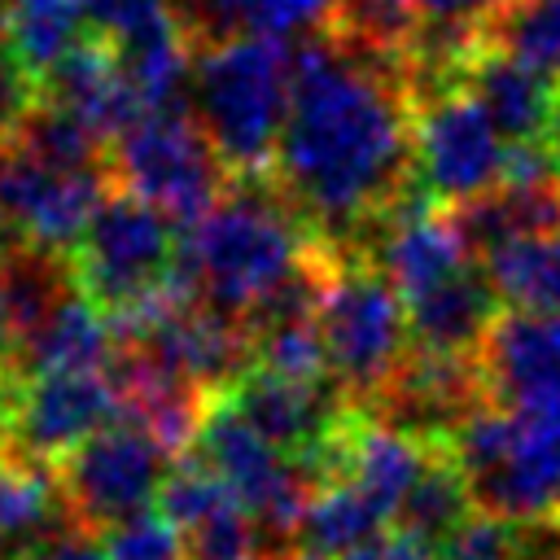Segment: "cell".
<instances>
[{"instance_id": "cell-26", "label": "cell", "mask_w": 560, "mask_h": 560, "mask_svg": "<svg viewBox=\"0 0 560 560\" xmlns=\"http://www.w3.org/2000/svg\"><path fill=\"white\" fill-rule=\"evenodd\" d=\"M57 503H61V490L52 468L26 455H0V538L44 525Z\"/></svg>"}, {"instance_id": "cell-4", "label": "cell", "mask_w": 560, "mask_h": 560, "mask_svg": "<svg viewBox=\"0 0 560 560\" xmlns=\"http://www.w3.org/2000/svg\"><path fill=\"white\" fill-rule=\"evenodd\" d=\"M442 442L464 468L477 512L508 521L560 512V424L516 416L486 398Z\"/></svg>"}, {"instance_id": "cell-20", "label": "cell", "mask_w": 560, "mask_h": 560, "mask_svg": "<svg viewBox=\"0 0 560 560\" xmlns=\"http://www.w3.org/2000/svg\"><path fill=\"white\" fill-rule=\"evenodd\" d=\"M389 529V516L350 481H324L315 486L311 503H306V516H302V547L324 556V560H337L372 538H381Z\"/></svg>"}, {"instance_id": "cell-17", "label": "cell", "mask_w": 560, "mask_h": 560, "mask_svg": "<svg viewBox=\"0 0 560 560\" xmlns=\"http://www.w3.org/2000/svg\"><path fill=\"white\" fill-rule=\"evenodd\" d=\"M499 293L486 280V271L464 267L438 289L420 293L407 302V324H411V346L424 350H446V354H477L486 332L499 319Z\"/></svg>"}, {"instance_id": "cell-32", "label": "cell", "mask_w": 560, "mask_h": 560, "mask_svg": "<svg viewBox=\"0 0 560 560\" xmlns=\"http://www.w3.org/2000/svg\"><path fill=\"white\" fill-rule=\"evenodd\" d=\"M83 4H88V18H92V31L101 39H118V35L136 31L140 22L171 9V0H83Z\"/></svg>"}, {"instance_id": "cell-23", "label": "cell", "mask_w": 560, "mask_h": 560, "mask_svg": "<svg viewBox=\"0 0 560 560\" xmlns=\"http://www.w3.org/2000/svg\"><path fill=\"white\" fill-rule=\"evenodd\" d=\"M486 39L560 79V0H503L486 22Z\"/></svg>"}, {"instance_id": "cell-28", "label": "cell", "mask_w": 560, "mask_h": 560, "mask_svg": "<svg viewBox=\"0 0 560 560\" xmlns=\"http://www.w3.org/2000/svg\"><path fill=\"white\" fill-rule=\"evenodd\" d=\"M101 542L109 560H192L188 534L158 503L101 529Z\"/></svg>"}, {"instance_id": "cell-31", "label": "cell", "mask_w": 560, "mask_h": 560, "mask_svg": "<svg viewBox=\"0 0 560 560\" xmlns=\"http://www.w3.org/2000/svg\"><path fill=\"white\" fill-rule=\"evenodd\" d=\"M39 96H44L39 79L18 61V52L9 48V39L0 35V144H9L18 136V127L39 105Z\"/></svg>"}, {"instance_id": "cell-41", "label": "cell", "mask_w": 560, "mask_h": 560, "mask_svg": "<svg viewBox=\"0 0 560 560\" xmlns=\"http://www.w3.org/2000/svg\"><path fill=\"white\" fill-rule=\"evenodd\" d=\"M0 560H9V556H4V551H0Z\"/></svg>"}, {"instance_id": "cell-33", "label": "cell", "mask_w": 560, "mask_h": 560, "mask_svg": "<svg viewBox=\"0 0 560 560\" xmlns=\"http://www.w3.org/2000/svg\"><path fill=\"white\" fill-rule=\"evenodd\" d=\"M9 560H109L101 534L74 525V529H57L39 542H26L22 551H13Z\"/></svg>"}, {"instance_id": "cell-14", "label": "cell", "mask_w": 560, "mask_h": 560, "mask_svg": "<svg viewBox=\"0 0 560 560\" xmlns=\"http://www.w3.org/2000/svg\"><path fill=\"white\" fill-rule=\"evenodd\" d=\"M118 354L114 319L74 284L13 350L18 376L35 372H109Z\"/></svg>"}, {"instance_id": "cell-15", "label": "cell", "mask_w": 560, "mask_h": 560, "mask_svg": "<svg viewBox=\"0 0 560 560\" xmlns=\"http://www.w3.org/2000/svg\"><path fill=\"white\" fill-rule=\"evenodd\" d=\"M44 101L74 114L79 122H88L105 144H114V136L140 114L122 66L114 57V44L101 35H88L70 57H61L44 79Z\"/></svg>"}, {"instance_id": "cell-16", "label": "cell", "mask_w": 560, "mask_h": 560, "mask_svg": "<svg viewBox=\"0 0 560 560\" xmlns=\"http://www.w3.org/2000/svg\"><path fill=\"white\" fill-rule=\"evenodd\" d=\"M171 13L192 48H210L241 35L306 39L332 26L337 0H171Z\"/></svg>"}, {"instance_id": "cell-9", "label": "cell", "mask_w": 560, "mask_h": 560, "mask_svg": "<svg viewBox=\"0 0 560 560\" xmlns=\"http://www.w3.org/2000/svg\"><path fill=\"white\" fill-rule=\"evenodd\" d=\"M109 188V166H48L0 144V249L31 245L70 258Z\"/></svg>"}, {"instance_id": "cell-25", "label": "cell", "mask_w": 560, "mask_h": 560, "mask_svg": "<svg viewBox=\"0 0 560 560\" xmlns=\"http://www.w3.org/2000/svg\"><path fill=\"white\" fill-rule=\"evenodd\" d=\"M9 144L26 149L31 158H39V162H48V166H109V162H101V158H109V153H105L109 144H105L88 122H79L74 114L48 105L44 96H39V105L26 114V122L18 127V136H13Z\"/></svg>"}, {"instance_id": "cell-5", "label": "cell", "mask_w": 560, "mask_h": 560, "mask_svg": "<svg viewBox=\"0 0 560 560\" xmlns=\"http://www.w3.org/2000/svg\"><path fill=\"white\" fill-rule=\"evenodd\" d=\"M315 324L328 350L332 381L354 407L372 402L411 350L407 298L372 267L368 254L354 249H337V267L315 306Z\"/></svg>"}, {"instance_id": "cell-8", "label": "cell", "mask_w": 560, "mask_h": 560, "mask_svg": "<svg viewBox=\"0 0 560 560\" xmlns=\"http://www.w3.org/2000/svg\"><path fill=\"white\" fill-rule=\"evenodd\" d=\"M411 109L416 184L429 192V201L459 206L503 184L508 140L464 83L438 88L411 101Z\"/></svg>"}, {"instance_id": "cell-6", "label": "cell", "mask_w": 560, "mask_h": 560, "mask_svg": "<svg viewBox=\"0 0 560 560\" xmlns=\"http://www.w3.org/2000/svg\"><path fill=\"white\" fill-rule=\"evenodd\" d=\"M109 175L122 192L158 206L175 228L197 223L232 184L188 105L136 114L109 144Z\"/></svg>"}, {"instance_id": "cell-39", "label": "cell", "mask_w": 560, "mask_h": 560, "mask_svg": "<svg viewBox=\"0 0 560 560\" xmlns=\"http://www.w3.org/2000/svg\"><path fill=\"white\" fill-rule=\"evenodd\" d=\"M0 35H4V4H0Z\"/></svg>"}, {"instance_id": "cell-40", "label": "cell", "mask_w": 560, "mask_h": 560, "mask_svg": "<svg viewBox=\"0 0 560 560\" xmlns=\"http://www.w3.org/2000/svg\"><path fill=\"white\" fill-rule=\"evenodd\" d=\"M0 4H9V9H13V4H22V0H0Z\"/></svg>"}, {"instance_id": "cell-10", "label": "cell", "mask_w": 560, "mask_h": 560, "mask_svg": "<svg viewBox=\"0 0 560 560\" xmlns=\"http://www.w3.org/2000/svg\"><path fill=\"white\" fill-rule=\"evenodd\" d=\"M171 464L175 459L162 451V442L149 429H140L136 420H118L92 433L79 451H70L52 468V477L74 525L101 534L114 521L153 508Z\"/></svg>"}, {"instance_id": "cell-3", "label": "cell", "mask_w": 560, "mask_h": 560, "mask_svg": "<svg viewBox=\"0 0 560 560\" xmlns=\"http://www.w3.org/2000/svg\"><path fill=\"white\" fill-rule=\"evenodd\" d=\"M293 44L280 35H241L192 57L188 109L232 179L271 175L293 96Z\"/></svg>"}, {"instance_id": "cell-24", "label": "cell", "mask_w": 560, "mask_h": 560, "mask_svg": "<svg viewBox=\"0 0 560 560\" xmlns=\"http://www.w3.org/2000/svg\"><path fill=\"white\" fill-rule=\"evenodd\" d=\"M249 337H254V368L276 372L284 381H306V385L332 381L328 350H324L315 315L267 319V324H254Z\"/></svg>"}, {"instance_id": "cell-18", "label": "cell", "mask_w": 560, "mask_h": 560, "mask_svg": "<svg viewBox=\"0 0 560 560\" xmlns=\"http://www.w3.org/2000/svg\"><path fill=\"white\" fill-rule=\"evenodd\" d=\"M114 57L122 66V79L140 105V114L149 109H171V105H188V83H192V39L184 35V26L175 22V13H158L149 22H140L136 31L109 39Z\"/></svg>"}, {"instance_id": "cell-11", "label": "cell", "mask_w": 560, "mask_h": 560, "mask_svg": "<svg viewBox=\"0 0 560 560\" xmlns=\"http://www.w3.org/2000/svg\"><path fill=\"white\" fill-rule=\"evenodd\" d=\"M122 420L109 372H35L18 381V455L57 468L92 433Z\"/></svg>"}, {"instance_id": "cell-13", "label": "cell", "mask_w": 560, "mask_h": 560, "mask_svg": "<svg viewBox=\"0 0 560 560\" xmlns=\"http://www.w3.org/2000/svg\"><path fill=\"white\" fill-rule=\"evenodd\" d=\"M459 83L477 96V105L490 114V122L508 144L547 140L560 118V79L516 61L490 39L464 61Z\"/></svg>"}, {"instance_id": "cell-1", "label": "cell", "mask_w": 560, "mask_h": 560, "mask_svg": "<svg viewBox=\"0 0 560 560\" xmlns=\"http://www.w3.org/2000/svg\"><path fill=\"white\" fill-rule=\"evenodd\" d=\"M411 114L402 57L332 26L293 44L271 184L324 245L354 249V232L376 228L420 188Z\"/></svg>"}, {"instance_id": "cell-22", "label": "cell", "mask_w": 560, "mask_h": 560, "mask_svg": "<svg viewBox=\"0 0 560 560\" xmlns=\"http://www.w3.org/2000/svg\"><path fill=\"white\" fill-rule=\"evenodd\" d=\"M472 512V490H468V477L464 468L455 464V455L446 451V442H438L433 459L424 464V472L416 477V486L407 490L402 508H398V525L402 529H416L433 542H442L464 516Z\"/></svg>"}, {"instance_id": "cell-29", "label": "cell", "mask_w": 560, "mask_h": 560, "mask_svg": "<svg viewBox=\"0 0 560 560\" xmlns=\"http://www.w3.org/2000/svg\"><path fill=\"white\" fill-rule=\"evenodd\" d=\"M258 547V521L241 499L223 503L210 512L201 525L188 529V551L192 560H249Z\"/></svg>"}, {"instance_id": "cell-30", "label": "cell", "mask_w": 560, "mask_h": 560, "mask_svg": "<svg viewBox=\"0 0 560 560\" xmlns=\"http://www.w3.org/2000/svg\"><path fill=\"white\" fill-rule=\"evenodd\" d=\"M442 560H512V521L494 512H468L442 542Z\"/></svg>"}, {"instance_id": "cell-37", "label": "cell", "mask_w": 560, "mask_h": 560, "mask_svg": "<svg viewBox=\"0 0 560 560\" xmlns=\"http://www.w3.org/2000/svg\"><path fill=\"white\" fill-rule=\"evenodd\" d=\"M13 350H18V328H13L9 284H4V267H0V363H13Z\"/></svg>"}, {"instance_id": "cell-38", "label": "cell", "mask_w": 560, "mask_h": 560, "mask_svg": "<svg viewBox=\"0 0 560 560\" xmlns=\"http://www.w3.org/2000/svg\"><path fill=\"white\" fill-rule=\"evenodd\" d=\"M249 560H324V556H315V551L298 547V551H262V556H249Z\"/></svg>"}, {"instance_id": "cell-12", "label": "cell", "mask_w": 560, "mask_h": 560, "mask_svg": "<svg viewBox=\"0 0 560 560\" xmlns=\"http://www.w3.org/2000/svg\"><path fill=\"white\" fill-rule=\"evenodd\" d=\"M477 368L490 402L560 424V315H499L477 350Z\"/></svg>"}, {"instance_id": "cell-7", "label": "cell", "mask_w": 560, "mask_h": 560, "mask_svg": "<svg viewBox=\"0 0 560 560\" xmlns=\"http://www.w3.org/2000/svg\"><path fill=\"white\" fill-rule=\"evenodd\" d=\"M70 271L105 315H118L179 271V228L114 184L74 245Z\"/></svg>"}, {"instance_id": "cell-36", "label": "cell", "mask_w": 560, "mask_h": 560, "mask_svg": "<svg viewBox=\"0 0 560 560\" xmlns=\"http://www.w3.org/2000/svg\"><path fill=\"white\" fill-rule=\"evenodd\" d=\"M18 368L0 363V455L18 451Z\"/></svg>"}, {"instance_id": "cell-35", "label": "cell", "mask_w": 560, "mask_h": 560, "mask_svg": "<svg viewBox=\"0 0 560 560\" xmlns=\"http://www.w3.org/2000/svg\"><path fill=\"white\" fill-rule=\"evenodd\" d=\"M503 0H420V22L446 26H486Z\"/></svg>"}, {"instance_id": "cell-21", "label": "cell", "mask_w": 560, "mask_h": 560, "mask_svg": "<svg viewBox=\"0 0 560 560\" xmlns=\"http://www.w3.org/2000/svg\"><path fill=\"white\" fill-rule=\"evenodd\" d=\"M88 35L96 31L83 0H22L4 18V39L35 79H44L61 57H70Z\"/></svg>"}, {"instance_id": "cell-2", "label": "cell", "mask_w": 560, "mask_h": 560, "mask_svg": "<svg viewBox=\"0 0 560 560\" xmlns=\"http://www.w3.org/2000/svg\"><path fill=\"white\" fill-rule=\"evenodd\" d=\"M315 245L319 236L298 219L271 175L232 179L223 197L184 228L179 271L201 306L249 324V315L298 276Z\"/></svg>"}, {"instance_id": "cell-27", "label": "cell", "mask_w": 560, "mask_h": 560, "mask_svg": "<svg viewBox=\"0 0 560 560\" xmlns=\"http://www.w3.org/2000/svg\"><path fill=\"white\" fill-rule=\"evenodd\" d=\"M420 26V0H337L332 31L402 57L407 39Z\"/></svg>"}, {"instance_id": "cell-34", "label": "cell", "mask_w": 560, "mask_h": 560, "mask_svg": "<svg viewBox=\"0 0 560 560\" xmlns=\"http://www.w3.org/2000/svg\"><path fill=\"white\" fill-rule=\"evenodd\" d=\"M512 560H560V512L512 521Z\"/></svg>"}, {"instance_id": "cell-19", "label": "cell", "mask_w": 560, "mask_h": 560, "mask_svg": "<svg viewBox=\"0 0 560 560\" xmlns=\"http://www.w3.org/2000/svg\"><path fill=\"white\" fill-rule=\"evenodd\" d=\"M481 271L503 306L529 315H560V228L486 249Z\"/></svg>"}]
</instances>
